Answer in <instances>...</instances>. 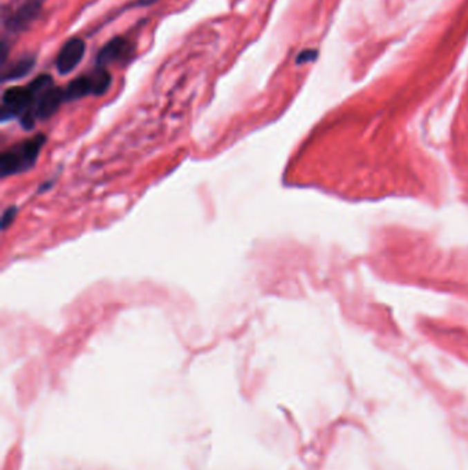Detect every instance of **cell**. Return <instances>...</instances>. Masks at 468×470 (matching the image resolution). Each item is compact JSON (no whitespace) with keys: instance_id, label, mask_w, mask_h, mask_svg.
Here are the masks:
<instances>
[{"instance_id":"cell-7","label":"cell","mask_w":468,"mask_h":470,"mask_svg":"<svg viewBox=\"0 0 468 470\" xmlns=\"http://www.w3.org/2000/svg\"><path fill=\"white\" fill-rule=\"evenodd\" d=\"M40 11V1H29L25 6H22L12 17H10V19L7 21V26L14 30V32H19L22 29H25L39 14Z\"/></svg>"},{"instance_id":"cell-10","label":"cell","mask_w":468,"mask_h":470,"mask_svg":"<svg viewBox=\"0 0 468 470\" xmlns=\"http://www.w3.org/2000/svg\"><path fill=\"white\" fill-rule=\"evenodd\" d=\"M317 58V51L316 50H312V48H309V50H303V51H301L299 54H298V57H297V64L298 65H301V64H306V62H312V61H315Z\"/></svg>"},{"instance_id":"cell-1","label":"cell","mask_w":468,"mask_h":470,"mask_svg":"<svg viewBox=\"0 0 468 470\" xmlns=\"http://www.w3.org/2000/svg\"><path fill=\"white\" fill-rule=\"evenodd\" d=\"M53 84V78L50 75H40L25 87H11L6 90L1 100V121L18 117L22 127L28 129L37 96Z\"/></svg>"},{"instance_id":"cell-8","label":"cell","mask_w":468,"mask_h":470,"mask_svg":"<svg viewBox=\"0 0 468 470\" xmlns=\"http://www.w3.org/2000/svg\"><path fill=\"white\" fill-rule=\"evenodd\" d=\"M35 57L29 55V57H24L15 62L11 64V66H8L4 72H3V82H12V80H18L26 75L30 73V71L35 66Z\"/></svg>"},{"instance_id":"cell-5","label":"cell","mask_w":468,"mask_h":470,"mask_svg":"<svg viewBox=\"0 0 468 470\" xmlns=\"http://www.w3.org/2000/svg\"><path fill=\"white\" fill-rule=\"evenodd\" d=\"M86 53V44L82 39L68 40L57 55L55 66L61 75H69L82 62Z\"/></svg>"},{"instance_id":"cell-3","label":"cell","mask_w":468,"mask_h":470,"mask_svg":"<svg viewBox=\"0 0 468 470\" xmlns=\"http://www.w3.org/2000/svg\"><path fill=\"white\" fill-rule=\"evenodd\" d=\"M110 84H111L110 73L104 68L96 66V69L91 73L83 75L69 83V86L65 89V99L75 100L88 95L100 96L109 90Z\"/></svg>"},{"instance_id":"cell-4","label":"cell","mask_w":468,"mask_h":470,"mask_svg":"<svg viewBox=\"0 0 468 470\" xmlns=\"http://www.w3.org/2000/svg\"><path fill=\"white\" fill-rule=\"evenodd\" d=\"M65 100H66L65 90L55 87L54 84L43 90L37 96L36 103L33 106L30 120H29V129L35 127V123L37 120H47L51 116H54L57 110L59 109V106L62 105V102Z\"/></svg>"},{"instance_id":"cell-6","label":"cell","mask_w":468,"mask_h":470,"mask_svg":"<svg viewBox=\"0 0 468 470\" xmlns=\"http://www.w3.org/2000/svg\"><path fill=\"white\" fill-rule=\"evenodd\" d=\"M132 55V44L124 37H114L104 44L96 55V65L106 68L110 64L124 62Z\"/></svg>"},{"instance_id":"cell-2","label":"cell","mask_w":468,"mask_h":470,"mask_svg":"<svg viewBox=\"0 0 468 470\" xmlns=\"http://www.w3.org/2000/svg\"><path fill=\"white\" fill-rule=\"evenodd\" d=\"M44 143L46 136L39 134L30 139L19 142L12 147L4 150L0 156L1 177L7 178L33 168Z\"/></svg>"},{"instance_id":"cell-9","label":"cell","mask_w":468,"mask_h":470,"mask_svg":"<svg viewBox=\"0 0 468 470\" xmlns=\"http://www.w3.org/2000/svg\"><path fill=\"white\" fill-rule=\"evenodd\" d=\"M15 216H17V206H8L3 215H1V227L3 230H7L12 222L15 220Z\"/></svg>"}]
</instances>
